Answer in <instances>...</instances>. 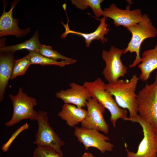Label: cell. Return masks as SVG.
Masks as SVG:
<instances>
[{"instance_id":"1","label":"cell","mask_w":157,"mask_h":157,"mask_svg":"<svg viewBox=\"0 0 157 157\" xmlns=\"http://www.w3.org/2000/svg\"><path fill=\"white\" fill-rule=\"evenodd\" d=\"M140 79L137 75L134 74L130 81L119 79L115 82L105 85L106 90L115 97L118 106L128 110L129 119L134 118L138 115L137 95L135 91Z\"/></svg>"},{"instance_id":"2","label":"cell","mask_w":157,"mask_h":157,"mask_svg":"<svg viewBox=\"0 0 157 157\" xmlns=\"http://www.w3.org/2000/svg\"><path fill=\"white\" fill-rule=\"evenodd\" d=\"M106 84L99 77L92 82H85L83 85L88 90L92 97L97 101L110 112V120L113 126L119 119L125 121L127 117L126 109L119 107L113 99V95L105 89Z\"/></svg>"},{"instance_id":"3","label":"cell","mask_w":157,"mask_h":157,"mask_svg":"<svg viewBox=\"0 0 157 157\" xmlns=\"http://www.w3.org/2000/svg\"><path fill=\"white\" fill-rule=\"evenodd\" d=\"M126 28L131 33L132 37L127 47L123 49L124 54L128 52L135 53V60L129 66V67L132 68L142 62L140 53L142 42L146 39L156 37L157 29L146 14L143 15V19L139 23L130 26Z\"/></svg>"},{"instance_id":"4","label":"cell","mask_w":157,"mask_h":157,"mask_svg":"<svg viewBox=\"0 0 157 157\" xmlns=\"http://www.w3.org/2000/svg\"><path fill=\"white\" fill-rule=\"evenodd\" d=\"M139 115L157 134V76L154 82L147 83L137 95Z\"/></svg>"},{"instance_id":"5","label":"cell","mask_w":157,"mask_h":157,"mask_svg":"<svg viewBox=\"0 0 157 157\" xmlns=\"http://www.w3.org/2000/svg\"><path fill=\"white\" fill-rule=\"evenodd\" d=\"M8 97L13 103V113L11 118L5 123V126H13L25 119L37 120L38 111L33 108L38 104L35 98L28 96L23 92L22 87L19 88L16 95L10 94Z\"/></svg>"},{"instance_id":"6","label":"cell","mask_w":157,"mask_h":157,"mask_svg":"<svg viewBox=\"0 0 157 157\" xmlns=\"http://www.w3.org/2000/svg\"><path fill=\"white\" fill-rule=\"evenodd\" d=\"M125 121H129L140 124L142 129L143 137L140 143L137 151H130L125 142L127 157H157V134L149 124L139 115L130 119L127 117Z\"/></svg>"},{"instance_id":"7","label":"cell","mask_w":157,"mask_h":157,"mask_svg":"<svg viewBox=\"0 0 157 157\" xmlns=\"http://www.w3.org/2000/svg\"><path fill=\"white\" fill-rule=\"evenodd\" d=\"M38 113L36 120L38 123V130L34 144L38 146L51 148L63 156L61 147L65 144L50 126L48 121V113L44 110L39 111Z\"/></svg>"},{"instance_id":"8","label":"cell","mask_w":157,"mask_h":157,"mask_svg":"<svg viewBox=\"0 0 157 157\" xmlns=\"http://www.w3.org/2000/svg\"><path fill=\"white\" fill-rule=\"evenodd\" d=\"M123 54V49L113 45L108 51L103 50L102 52V58L106 64L102 74L108 83L115 82L120 77H124L127 73L128 68L123 64L121 60Z\"/></svg>"},{"instance_id":"9","label":"cell","mask_w":157,"mask_h":157,"mask_svg":"<svg viewBox=\"0 0 157 157\" xmlns=\"http://www.w3.org/2000/svg\"><path fill=\"white\" fill-rule=\"evenodd\" d=\"M130 8L131 6L128 5L125 9H122L112 3L108 7L104 9L102 15L113 19L116 27L122 26L126 28L139 23L143 19V15L140 9L131 10Z\"/></svg>"},{"instance_id":"10","label":"cell","mask_w":157,"mask_h":157,"mask_svg":"<svg viewBox=\"0 0 157 157\" xmlns=\"http://www.w3.org/2000/svg\"><path fill=\"white\" fill-rule=\"evenodd\" d=\"M74 135L87 150L90 147H94L104 154L106 151H111L114 147L113 144L107 141L110 140L108 137L95 130L76 126Z\"/></svg>"},{"instance_id":"11","label":"cell","mask_w":157,"mask_h":157,"mask_svg":"<svg viewBox=\"0 0 157 157\" xmlns=\"http://www.w3.org/2000/svg\"><path fill=\"white\" fill-rule=\"evenodd\" d=\"M87 108L85 118L81 122V127L93 129L107 134L108 133L109 125L104 116L105 108L97 101L92 97L86 103Z\"/></svg>"},{"instance_id":"12","label":"cell","mask_w":157,"mask_h":157,"mask_svg":"<svg viewBox=\"0 0 157 157\" xmlns=\"http://www.w3.org/2000/svg\"><path fill=\"white\" fill-rule=\"evenodd\" d=\"M19 0L13 1L10 4V8L8 12L6 11L7 6L6 2L3 1V10L0 17V37L8 35H14L17 38L25 36L30 31V28L25 29H20L18 26L19 20L13 15V10Z\"/></svg>"},{"instance_id":"13","label":"cell","mask_w":157,"mask_h":157,"mask_svg":"<svg viewBox=\"0 0 157 157\" xmlns=\"http://www.w3.org/2000/svg\"><path fill=\"white\" fill-rule=\"evenodd\" d=\"M70 88L57 92L56 97L62 100L65 104H72L78 108L86 107L87 101L92 97L88 90L83 85L74 82L69 84Z\"/></svg>"},{"instance_id":"14","label":"cell","mask_w":157,"mask_h":157,"mask_svg":"<svg viewBox=\"0 0 157 157\" xmlns=\"http://www.w3.org/2000/svg\"><path fill=\"white\" fill-rule=\"evenodd\" d=\"M95 18L100 21V23L94 31L90 33H85L71 30L69 27L68 21L66 24L61 22L65 28V31L61 35V38H65L69 34L80 36L85 39V46L87 47L90 46L91 42L94 40L100 41L102 43L104 44L108 41V39L105 38L104 35L107 34L110 31L109 29L108 28L107 24L106 22V18L104 17L101 19Z\"/></svg>"},{"instance_id":"15","label":"cell","mask_w":157,"mask_h":157,"mask_svg":"<svg viewBox=\"0 0 157 157\" xmlns=\"http://www.w3.org/2000/svg\"><path fill=\"white\" fill-rule=\"evenodd\" d=\"M14 53L0 52V101L4 99L5 91L9 80L11 78L15 59Z\"/></svg>"},{"instance_id":"16","label":"cell","mask_w":157,"mask_h":157,"mask_svg":"<svg viewBox=\"0 0 157 157\" xmlns=\"http://www.w3.org/2000/svg\"><path fill=\"white\" fill-rule=\"evenodd\" d=\"M142 63L138 67L141 71L139 78L145 81L151 73L157 68V44L154 48L145 50L142 54Z\"/></svg>"},{"instance_id":"17","label":"cell","mask_w":157,"mask_h":157,"mask_svg":"<svg viewBox=\"0 0 157 157\" xmlns=\"http://www.w3.org/2000/svg\"><path fill=\"white\" fill-rule=\"evenodd\" d=\"M87 111L84 109L78 108L74 105L64 104L58 116L69 126L73 127L84 120Z\"/></svg>"},{"instance_id":"18","label":"cell","mask_w":157,"mask_h":157,"mask_svg":"<svg viewBox=\"0 0 157 157\" xmlns=\"http://www.w3.org/2000/svg\"><path fill=\"white\" fill-rule=\"evenodd\" d=\"M38 32L37 30L31 38L19 44L9 46H0V52L14 53L23 49H27L30 52L38 51L42 45L39 40Z\"/></svg>"},{"instance_id":"19","label":"cell","mask_w":157,"mask_h":157,"mask_svg":"<svg viewBox=\"0 0 157 157\" xmlns=\"http://www.w3.org/2000/svg\"><path fill=\"white\" fill-rule=\"evenodd\" d=\"M72 4L77 8L81 10L87 9L89 6L91 8L97 17L102 15L103 10L101 9V4L103 0H71Z\"/></svg>"},{"instance_id":"20","label":"cell","mask_w":157,"mask_h":157,"mask_svg":"<svg viewBox=\"0 0 157 157\" xmlns=\"http://www.w3.org/2000/svg\"><path fill=\"white\" fill-rule=\"evenodd\" d=\"M31 64H38L42 65H55L60 67L69 65L67 62L62 60L58 61L42 56L38 51L29 53Z\"/></svg>"},{"instance_id":"21","label":"cell","mask_w":157,"mask_h":157,"mask_svg":"<svg viewBox=\"0 0 157 157\" xmlns=\"http://www.w3.org/2000/svg\"><path fill=\"white\" fill-rule=\"evenodd\" d=\"M38 51L42 56L56 61L60 59L67 62L70 64H73L76 62V60L60 54L57 51L53 49L51 47L49 46L42 44Z\"/></svg>"},{"instance_id":"22","label":"cell","mask_w":157,"mask_h":157,"mask_svg":"<svg viewBox=\"0 0 157 157\" xmlns=\"http://www.w3.org/2000/svg\"><path fill=\"white\" fill-rule=\"evenodd\" d=\"M31 65L29 53L21 59L15 60L11 79L24 74Z\"/></svg>"},{"instance_id":"23","label":"cell","mask_w":157,"mask_h":157,"mask_svg":"<svg viewBox=\"0 0 157 157\" xmlns=\"http://www.w3.org/2000/svg\"><path fill=\"white\" fill-rule=\"evenodd\" d=\"M33 157H63V156L51 148L44 146H37L34 151Z\"/></svg>"},{"instance_id":"24","label":"cell","mask_w":157,"mask_h":157,"mask_svg":"<svg viewBox=\"0 0 157 157\" xmlns=\"http://www.w3.org/2000/svg\"><path fill=\"white\" fill-rule=\"evenodd\" d=\"M29 125L27 123L25 124L20 128L17 129L15 132L11 136L9 140L5 144H3L1 147V149L3 152L6 151L8 149L9 147L14 139L22 131L24 130L27 129L28 128Z\"/></svg>"},{"instance_id":"25","label":"cell","mask_w":157,"mask_h":157,"mask_svg":"<svg viewBox=\"0 0 157 157\" xmlns=\"http://www.w3.org/2000/svg\"><path fill=\"white\" fill-rule=\"evenodd\" d=\"M81 157H94L92 154L88 152H85Z\"/></svg>"},{"instance_id":"26","label":"cell","mask_w":157,"mask_h":157,"mask_svg":"<svg viewBox=\"0 0 157 157\" xmlns=\"http://www.w3.org/2000/svg\"><path fill=\"white\" fill-rule=\"evenodd\" d=\"M156 76H157V72H156Z\"/></svg>"}]
</instances>
